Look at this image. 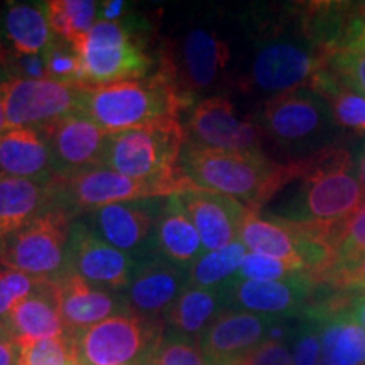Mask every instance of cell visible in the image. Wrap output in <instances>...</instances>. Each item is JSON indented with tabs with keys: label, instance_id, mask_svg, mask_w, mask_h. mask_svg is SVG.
<instances>
[{
	"label": "cell",
	"instance_id": "f1b7e54d",
	"mask_svg": "<svg viewBox=\"0 0 365 365\" xmlns=\"http://www.w3.org/2000/svg\"><path fill=\"white\" fill-rule=\"evenodd\" d=\"M322 364L365 365V330L349 317L322 323Z\"/></svg>",
	"mask_w": 365,
	"mask_h": 365
},
{
	"label": "cell",
	"instance_id": "f6af8a7d",
	"mask_svg": "<svg viewBox=\"0 0 365 365\" xmlns=\"http://www.w3.org/2000/svg\"><path fill=\"white\" fill-rule=\"evenodd\" d=\"M359 182H360V190H362V196H364V202H365V153L359 164Z\"/></svg>",
	"mask_w": 365,
	"mask_h": 365
},
{
	"label": "cell",
	"instance_id": "e0dca14e",
	"mask_svg": "<svg viewBox=\"0 0 365 365\" xmlns=\"http://www.w3.org/2000/svg\"><path fill=\"white\" fill-rule=\"evenodd\" d=\"M286 318H272L237 309H225L210 325L198 344L208 365H227L264 341L271 340L272 330Z\"/></svg>",
	"mask_w": 365,
	"mask_h": 365
},
{
	"label": "cell",
	"instance_id": "7dc6e473",
	"mask_svg": "<svg viewBox=\"0 0 365 365\" xmlns=\"http://www.w3.org/2000/svg\"><path fill=\"white\" fill-rule=\"evenodd\" d=\"M68 365H86V364L81 362V360H80L78 357H76V355L73 354V350H71V355H70V364H68Z\"/></svg>",
	"mask_w": 365,
	"mask_h": 365
},
{
	"label": "cell",
	"instance_id": "5bb4252c",
	"mask_svg": "<svg viewBox=\"0 0 365 365\" xmlns=\"http://www.w3.org/2000/svg\"><path fill=\"white\" fill-rule=\"evenodd\" d=\"M51 153L56 180L103 166L110 134L95 124L83 112L59 117L39 127Z\"/></svg>",
	"mask_w": 365,
	"mask_h": 365
},
{
	"label": "cell",
	"instance_id": "7a4b0ae2",
	"mask_svg": "<svg viewBox=\"0 0 365 365\" xmlns=\"http://www.w3.org/2000/svg\"><path fill=\"white\" fill-rule=\"evenodd\" d=\"M249 66L242 76L244 90L279 95L308 86L313 76L328 65L330 56L322 51L301 24L299 6L284 17L259 19Z\"/></svg>",
	"mask_w": 365,
	"mask_h": 365
},
{
	"label": "cell",
	"instance_id": "ac0fdd59",
	"mask_svg": "<svg viewBox=\"0 0 365 365\" xmlns=\"http://www.w3.org/2000/svg\"><path fill=\"white\" fill-rule=\"evenodd\" d=\"M188 287V271L153 255L139 264L130 284L124 291L132 313L164 323L168 309Z\"/></svg>",
	"mask_w": 365,
	"mask_h": 365
},
{
	"label": "cell",
	"instance_id": "ee69618b",
	"mask_svg": "<svg viewBox=\"0 0 365 365\" xmlns=\"http://www.w3.org/2000/svg\"><path fill=\"white\" fill-rule=\"evenodd\" d=\"M349 318L365 330V293L359 294L357 298L354 299L352 308H350L349 312Z\"/></svg>",
	"mask_w": 365,
	"mask_h": 365
},
{
	"label": "cell",
	"instance_id": "d6986e66",
	"mask_svg": "<svg viewBox=\"0 0 365 365\" xmlns=\"http://www.w3.org/2000/svg\"><path fill=\"white\" fill-rule=\"evenodd\" d=\"M53 282L66 335L86 330L115 314L129 312L124 293L91 284L76 274L66 272Z\"/></svg>",
	"mask_w": 365,
	"mask_h": 365
},
{
	"label": "cell",
	"instance_id": "7402d4cb",
	"mask_svg": "<svg viewBox=\"0 0 365 365\" xmlns=\"http://www.w3.org/2000/svg\"><path fill=\"white\" fill-rule=\"evenodd\" d=\"M54 182L0 175V244L56 202Z\"/></svg>",
	"mask_w": 365,
	"mask_h": 365
},
{
	"label": "cell",
	"instance_id": "ab89813d",
	"mask_svg": "<svg viewBox=\"0 0 365 365\" xmlns=\"http://www.w3.org/2000/svg\"><path fill=\"white\" fill-rule=\"evenodd\" d=\"M291 362L293 355L286 340H267L227 365H291Z\"/></svg>",
	"mask_w": 365,
	"mask_h": 365
},
{
	"label": "cell",
	"instance_id": "ffe728a7",
	"mask_svg": "<svg viewBox=\"0 0 365 365\" xmlns=\"http://www.w3.org/2000/svg\"><path fill=\"white\" fill-rule=\"evenodd\" d=\"M230 49L225 41L205 27L190 29L180 44V75L176 85L193 100L196 93L212 90L227 71Z\"/></svg>",
	"mask_w": 365,
	"mask_h": 365
},
{
	"label": "cell",
	"instance_id": "d590c367",
	"mask_svg": "<svg viewBox=\"0 0 365 365\" xmlns=\"http://www.w3.org/2000/svg\"><path fill=\"white\" fill-rule=\"evenodd\" d=\"M41 279L16 269L0 266V322H6L12 309L41 286Z\"/></svg>",
	"mask_w": 365,
	"mask_h": 365
},
{
	"label": "cell",
	"instance_id": "4316f807",
	"mask_svg": "<svg viewBox=\"0 0 365 365\" xmlns=\"http://www.w3.org/2000/svg\"><path fill=\"white\" fill-rule=\"evenodd\" d=\"M228 309V289L188 286L164 317V330L198 341L205 330Z\"/></svg>",
	"mask_w": 365,
	"mask_h": 365
},
{
	"label": "cell",
	"instance_id": "4dcf8cb0",
	"mask_svg": "<svg viewBox=\"0 0 365 365\" xmlns=\"http://www.w3.org/2000/svg\"><path fill=\"white\" fill-rule=\"evenodd\" d=\"M98 4L93 0H49L44 2L53 36L76 46L98 21Z\"/></svg>",
	"mask_w": 365,
	"mask_h": 365
},
{
	"label": "cell",
	"instance_id": "9c48e42d",
	"mask_svg": "<svg viewBox=\"0 0 365 365\" xmlns=\"http://www.w3.org/2000/svg\"><path fill=\"white\" fill-rule=\"evenodd\" d=\"M75 215L54 202L16 235L0 244V266L41 281H58L66 274V254Z\"/></svg>",
	"mask_w": 365,
	"mask_h": 365
},
{
	"label": "cell",
	"instance_id": "ba28073f",
	"mask_svg": "<svg viewBox=\"0 0 365 365\" xmlns=\"http://www.w3.org/2000/svg\"><path fill=\"white\" fill-rule=\"evenodd\" d=\"M54 185L56 202L70 210L75 217L86 215L108 205L166 198L196 188L185 173L168 180H134L107 166L93 168L66 180H56Z\"/></svg>",
	"mask_w": 365,
	"mask_h": 365
},
{
	"label": "cell",
	"instance_id": "484cf974",
	"mask_svg": "<svg viewBox=\"0 0 365 365\" xmlns=\"http://www.w3.org/2000/svg\"><path fill=\"white\" fill-rule=\"evenodd\" d=\"M205 254L202 239L182 207L180 195L164 198L158 220V255L168 262L190 271Z\"/></svg>",
	"mask_w": 365,
	"mask_h": 365
},
{
	"label": "cell",
	"instance_id": "681fc988",
	"mask_svg": "<svg viewBox=\"0 0 365 365\" xmlns=\"http://www.w3.org/2000/svg\"><path fill=\"white\" fill-rule=\"evenodd\" d=\"M0 51H2V33H0Z\"/></svg>",
	"mask_w": 365,
	"mask_h": 365
},
{
	"label": "cell",
	"instance_id": "30bf717a",
	"mask_svg": "<svg viewBox=\"0 0 365 365\" xmlns=\"http://www.w3.org/2000/svg\"><path fill=\"white\" fill-rule=\"evenodd\" d=\"M164 323L125 313L68 335L73 354L86 365H127L149 362L161 340Z\"/></svg>",
	"mask_w": 365,
	"mask_h": 365
},
{
	"label": "cell",
	"instance_id": "603a6c76",
	"mask_svg": "<svg viewBox=\"0 0 365 365\" xmlns=\"http://www.w3.org/2000/svg\"><path fill=\"white\" fill-rule=\"evenodd\" d=\"M2 51L38 56L53 41L44 2H7L0 7Z\"/></svg>",
	"mask_w": 365,
	"mask_h": 365
},
{
	"label": "cell",
	"instance_id": "836d02e7",
	"mask_svg": "<svg viewBox=\"0 0 365 365\" xmlns=\"http://www.w3.org/2000/svg\"><path fill=\"white\" fill-rule=\"evenodd\" d=\"M148 365H208L200 344L190 336L164 330Z\"/></svg>",
	"mask_w": 365,
	"mask_h": 365
},
{
	"label": "cell",
	"instance_id": "5b68a950",
	"mask_svg": "<svg viewBox=\"0 0 365 365\" xmlns=\"http://www.w3.org/2000/svg\"><path fill=\"white\" fill-rule=\"evenodd\" d=\"M255 124L293 163L340 145L341 139L330 103L309 86L267 98L259 107Z\"/></svg>",
	"mask_w": 365,
	"mask_h": 365
},
{
	"label": "cell",
	"instance_id": "8992f818",
	"mask_svg": "<svg viewBox=\"0 0 365 365\" xmlns=\"http://www.w3.org/2000/svg\"><path fill=\"white\" fill-rule=\"evenodd\" d=\"M186 140V129L180 118L118 132L110 135L103 166L134 180L180 176V158Z\"/></svg>",
	"mask_w": 365,
	"mask_h": 365
},
{
	"label": "cell",
	"instance_id": "d4e9b609",
	"mask_svg": "<svg viewBox=\"0 0 365 365\" xmlns=\"http://www.w3.org/2000/svg\"><path fill=\"white\" fill-rule=\"evenodd\" d=\"M4 325L17 341L61 339L66 336L65 323L59 313L56 287L53 281H43L33 294L21 301Z\"/></svg>",
	"mask_w": 365,
	"mask_h": 365
},
{
	"label": "cell",
	"instance_id": "f35d334b",
	"mask_svg": "<svg viewBox=\"0 0 365 365\" xmlns=\"http://www.w3.org/2000/svg\"><path fill=\"white\" fill-rule=\"evenodd\" d=\"M328 68L335 73L346 86L365 97V51L364 49H345L328 59Z\"/></svg>",
	"mask_w": 365,
	"mask_h": 365
},
{
	"label": "cell",
	"instance_id": "d6a6232c",
	"mask_svg": "<svg viewBox=\"0 0 365 365\" xmlns=\"http://www.w3.org/2000/svg\"><path fill=\"white\" fill-rule=\"evenodd\" d=\"M46 78L56 81V83L80 86L85 88V68L78 49L65 39L53 36L46 51L43 53Z\"/></svg>",
	"mask_w": 365,
	"mask_h": 365
},
{
	"label": "cell",
	"instance_id": "7bdbcfd3",
	"mask_svg": "<svg viewBox=\"0 0 365 365\" xmlns=\"http://www.w3.org/2000/svg\"><path fill=\"white\" fill-rule=\"evenodd\" d=\"M345 49H364L365 51V4H362L359 14L355 16Z\"/></svg>",
	"mask_w": 365,
	"mask_h": 365
},
{
	"label": "cell",
	"instance_id": "b9f144b4",
	"mask_svg": "<svg viewBox=\"0 0 365 365\" xmlns=\"http://www.w3.org/2000/svg\"><path fill=\"white\" fill-rule=\"evenodd\" d=\"M328 284L335 287H344V289L355 291V293H365V259L359 264L354 271L345 274L344 277H340L339 281L328 282Z\"/></svg>",
	"mask_w": 365,
	"mask_h": 365
},
{
	"label": "cell",
	"instance_id": "44dd1931",
	"mask_svg": "<svg viewBox=\"0 0 365 365\" xmlns=\"http://www.w3.org/2000/svg\"><path fill=\"white\" fill-rule=\"evenodd\" d=\"M182 207L198 230L205 252L239 242L240 225L249 208L230 196L191 188L180 195Z\"/></svg>",
	"mask_w": 365,
	"mask_h": 365
},
{
	"label": "cell",
	"instance_id": "bcb514c9",
	"mask_svg": "<svg viewBox=\"0 0 365 365\" xmlns=\"http://www.w3.org/2000/svg\"><path fill=\"white\" fill-rule=\"evenodd\" d=\"M2 83V81H0ZM7 130V122H6V112H4L2 98H0V137L4 135V132Z\"/></svg>",
	"mask_w": 365,
	"mask_h": 365
},
{
	"label": "cell",
	"instance_id": "7c38bea8",
	"mask_svg": "<svg viewBox=\"0 0 365 365\" xmlns=\"http://www.w3.org/2000/svg\"><path fill=\"white\" fill-rule=\"evenodd\" d=\"M144 259L122 252L105 242L83 217L73 220L68 240L66 272L107 289L124 293Z\"/></svg>",
	"mask_w": 365,
	"mask_h": 365
},
{
	"label": "cell",
	"instance_id": "4fadbf2b",
	"mask_svg": "<svg viewBox=\"0 0 365 365\" xmlns=\"http://www.w3.org/2000/svg\"><path fill=\"white\" fill-rule=\"evenodd\" d=\"M168 198V196H166ZM164 198L108 205L81 215L105 242L137 259L158 255V220Z\"/></svg>",
	"mask_w": 365,
	"mask_h": 365
},
{
	"label": "cell",
	"instance_id": "9a60e30c",
	"mask_svg": "<svg viewBox=\"0 0 365 365\" xmlns=\"http://www.w3.org/2000/svg\"><path fill=\"white\" fill-rule=\"evenodd\" d=\"M186 143L230 153H262V134L255 122L237 115L225 97H208L195 103L186 124Z\"/></svg>",
	"mask_w": 365,
	"mask_h": 365
},
{
	"label": "cell",
	"instance_id": "c3c4849f",
	"mask_svg": "<svg viewBox=\"0 0 365 365\" xmlns=\"http://www.w3.org/2000/svg\"><path fill=\"white\" fill-rule=\"evenodd\" d=\"M127 365H148V362H135V364H127Z\"/></svg>",
	"mask_w": 365,
	"mask_h": 365
},
{
	"label": "cell",
	"instance_id": "6da1fadb",
	"mask_svg": "<svg viewBox=\"0 0 365 365\" xmlns=\"http://www.w3.org/2000/svg\"><path fill=\"white\" fill-rule=\"evenodd\" d=\"M296 163L299 166L298 188L269 213L313 227L335 252L345 225L365 203L359 168L350 150L341 145Z\"/></svg>",
	"mask_w": 365,
	"mask_h": 365
},
{
	"label": "cell",
	"instance_id": "f546056e",
	"mask_svg": "<svg viewBox=\"0 0 365 365\" xmlns=\"http://www.w3.org/2000/svg\"><path fill=\"white\" fill-rule=\"evenodd\" d=\"M247 252L249 250L240 242L205 252L190 267L188 286L203 289H228L237 281V274Z\"/></svg>",
	"mask_w": 365,
	"mask_h": 365
},
{
	"label": "cell",
	"instance_id": "74e56055",
	"mask_svg": "<svg viewBox=\"0 0 365 365\" xmlns=\"http://www.w3.org/2000/svg\"><path fill=\"white\" fill-rule=\"evenodd\" d=\"M301 274L289 264L269 255L247 252L237 274V281H279ZM312 276V274H309Z\"/></svg>",
	"mask_w": 365,
	"mask_h": 365
},
{
	"label": "cell",
	"instance_id": "3957f363",
	"mask_svg": "<svg viewBox=\"0 0 365 365\" xmlns=\"http://www.w3.org/2000/svg\"><path fill=\"white\" fill-rule=\"evenodd\" d=\"M180 168L196 188L213 191L261 212L272 196L299 175L298 163L277 164L264 153H230L185 144Z\"/></svg>",
	"mask_w": 365,
	"mask_h": 365
},
{
	"label": "cell",
	"instance_id": "83f0119b",
	"mask_svg": "<svg viewBox=\"0 0 365 365\" xmlns=\"http://www.w3.org/2000/svg\"><path fill=\"white\" fill-rule=\"evenodd\" d=\"M309 88L318 91L330 103L333 117L340 129H346L355 134H365V97L346 86L330 68H322L313 80Z\"/></svg>",
	"mask_w": 365,
	"mask_h": 365
},
{
	"label": "cell",
	"instance_id": "1f68e13d",
	"mask_svg": "<svg viewBox=\"0 0 365 365\" xmlns=\"http://www.w3.org/2000/svg\"><path fill=\"white\" fill-rule=\"evenodd\" d=\"M365 259V203L350 218L333 255V266L323 282H335L345 274L354 271Z\"/></svg>",
	"mask_w": 365,
	"mask_h": 365
},
{
	"label": "cell",
	"instance_id": "8fae6325",
	"mask_svg": "<svg viewBox=\"0 0 365 365\" xmlns=\"http://www.w3.org/2000/svg\"><path fill=\"white\" fill-rule=\"evenodd\" d=\"M85 88L7 76L0 83L7 129H39L59 117L81 112Z\"/></svg>",
	"mask_w": 365,
	"mask_h": 365
},
{
	"label": "cell",
	"instance_id": "277c9868",
	"mask_svg": "<svg viewBox=\"0 0 365 365\" xmlns=\"http://www.w3.org/2000/svg\"><path fill=\"white\" fill-rule=\"evenodd\" d=\"M193 100L181 93L170 68L140 80L86 86L81 112L107 134H118L166 118H180Z\"/></svg>",
	"mask_w": 365,
	"mask_h": 365
},
{
	"label": "cell",
	"instance_id": "cb8c5ba5",
	"mask_svg": "<svg viewBox=\"0 0 365 365\" xmlns=\"http://www.w3.org/2000/svg\"><path fill=\"white\" fill-rule=\"evenodd\" d=\"M0 175L56 181L51 153L39 129H7L0 137Z\"/></svg>",
	"mask_w": 365,
	"mask_h": 365
},
{
	"label": "cell",
	"instance_id": "e575fe53",
	"mask_svg": "<svg viewBox=\"0 0 365 365\" xmlns=\"http://www.w3.org/2000/svg\"><path fill=\"white\" fill-rule=\"evenodd\" d=\"M19 344V365H68L71 345L66 336L17 341Z\"/></svg>",
	"mask_w": 365,
	"mask_h": 365
},
{
	"label": "cell",
	"instance_id": "2e32d148",
	"mask_svg": "<svg viewBox=\"0 0 365 365\" xmlns=\"http://www.w3.org/2000/svg\"><path fill=\"white\" fill-rule=\"evenodd\" d=\"M319 282L309 274L279 281H235L228 287V309L272 318H296Z\"/></svg>",
	"mask_w": 365,
	"mask_h": 365
},
{
	"label": "cell",
	"instance_id": "f907efd6",
	"mask_svg": "<svg viewBox=\"0 0 365 365\" xmlns=\"http://www.w3.org/2000/svg\"><path fill=\"white\" fill-rule=\"evenodd\" d=\"M319 365H325V364H322V362H319Z\"/></svg>",
	"mask_w": 365,
	"mask_h": 365
},
{
	"label": "cell",
	"instance_id": "8d00e7d4",
	"mask_svg": "<svg viewBox=\"0 0 365 365\" xmlns=\"http://www.w3.org/2000/svg\"><path fill=\"white\" fill-rule=\"evenodd\" d=\"M322 325L314 319L296 317V325L293 328V362L291 365H319L322 362V339H319Z\"/></svg>",
	"mask_w": 365,
	"mask_h": 365
},
{
	"label": "cell",
	"instance_id": "60d3db41",
	"mask_svg": "<svg viewBox=\"0 0 365 365\" xmlns=\"http://www.w3.org/2000/svg\"><path fill=\"white\" fill-rule=\"evenodd\" d=\"M0 365H19V344L0 322Z\"/></svg>",
	"mask_w": 365,
	"mask_h": 365
},
{
	"label": "cell",
	"instance_id": "52a82bcc",
	"mask_svg": "<svg viewBox=\"0 0 365 365\" xmlns=\"http://www.w3.org/2000/svg\"><path fill=\"white\" fill-rule=\"evenodd\" d=\"M75 48L83 61L86 86L145 78L154 66L143 29L130 17L120 22L97 21Z\"/></svg>",
	"mask_w": 365,
	"mask_h": 365
}]
</instances>
